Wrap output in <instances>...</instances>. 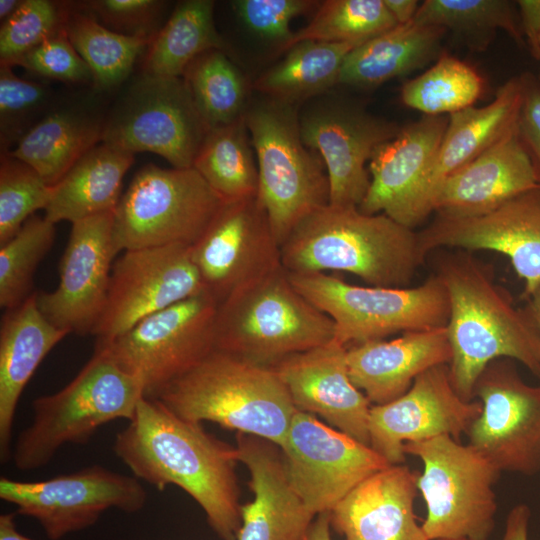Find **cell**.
<instances>
[{
	"label": "cell",
	"instance_id": "cell-33",
	"mask_svg": "<svg viewBox=\"0 0 540 540\" xmlns=\"http://www.w3.org/2000/svg\"><path fill=\"white\" fill-rule=\"evenodd\" d=\"M214 1L178 3L148 46L143 73L166 78L182 77L187 66L202 53L229 47L214 23Z\"/></svg>",
	"mask_w": 540,
	"mask_h": 540
},
{
	"label": "cell",
	"instance_id": "cell-9",
	"mask_svg": "<svg viewBox=\"0 0 540 540\" xmlns=\"http://www.w3.org/2000/svg\"><path fill=\"white\" fill-rule=\"evenodd\" d=\"M288 273V272H287ZM293 286L334 322L341 344L446 327L449 299L437 274L416 287L356 286L325 273H288Z\"/></svg>",
	"mask_w": 540,
	"mask_h": 540
},
{
	"label": "cell",
	"instance_id": "cell-21",
	"mask_svg": "<svg viewBox=\"0 0 540 540\" xmlns=\"http://www.w3.org/2000/svg\"><path fill=\"white\" fill-rule=\"evenodd\" d=\"M418 236L425 255L449 247L507 256L524 282L525 299L540 286V186L481 215L436 214Z\"/></svg>",
	"mask_w": 540,
	"mask_h": 540
},
{
	"label": "cell",
	"instance_id": "cell-27",
	"mask_svg": "<svg viewBox=\"0 0 540 540\" xmlns=\"http://www.w3.org/2000/svg\"><path fill=\"white\" fill-rule=\"evenodd\" d=\"M451 358L446 327L347 346L349 377L373 405L402 396L420 374L438 365H449Z\"/></svg>",
	"mask_w": 540,
	"mask_h": 540
},
{
	"label": "cell",
	"instance_id": "cell-34",
	"mask_svg": "<svg viewBox=\"0 0 540 540\" xmlns=\"http://www.w3.org/2000/svg\"><path fill=\"white\" fill-rule=\"evenodd\" d=\"M361 44L302 41L260 75L252 87L266 97L297 104L338 84L346 56Z\"/></svg>",
	"mask_w": 540,
	"mask_h": 540
},
{
	"label": "cell",
	"instance_id": "cell-41",
	"mask_svg": "<svg viewBox=\"0 0 540 540\" xmlns=\"http://www.w3.org/2000/svg\"><path fill=\"white\" fill-rule=\"evenodd\" d=\"M55 224L33 215L6 243L0 245V306L11 310L34 292L36 269L52 248Z\"/></svg>",
	"mask_w": 540,
	"mask_h": 540
},
{
	"label": "cell",
	"instance_id": "cell-35",
	"mask_svg": "<svg viewBox=\"0 0 540 540\" xmlns=\"http://www.w3.org/2000/svg\"><path fill=\"white\" fill-rule=\"evenodd\" d=\"M252 148L243 116L208 130L192 168L225 202L256 197L259 176Z\"/></svg>",
	"mask_w": 540,
	"mask_h": 540
},
{
	"label": "cell",
	"instance_id": "cell-22",
	"mask_svg": "<svg viewBox=\"0 0 540 540\" xmlns=\"http://www.w3.org/2000/svg\"><path fill=\"white\" fill-rule=\"evenodd\" d=\"M448 120L446 115H425L375 150L369 161L370 185L358 207L361 212L385 214L414 230L429 216L425 186Z\"/></svg>",
	"mask_w": 540,
	"mask_h": 540
},
{
	"label": "cell",
	"instance_id": "cell-29",
	"mask_svg": "<svg viewBox=\"0 0 540 540\" xmlns=\"http://www.w3.org/2000/svg\"><path fill=\"white\" fill-rule=\"evenodd\" d=\"M522 79L505 82L483 107H469L449 115L448 125L429 172L424 204L428 215L433 196L451 173L478 157L517 125L522 103Z\"/></svg>",
	"mask_w": 540,
	"mask_h": 540
},
{
	"label": "cell",
	"instance_id": "cell-14",
	"mask_svg": "<svg viewBox=\"0 0 540 540\" xmlns=\"http://www.w3.org/2000/svg\"><path fill=\"white\" fill-rule=\"evenodd\" d=\"M280 449L294 490L316 516L391 465L370 446L299 410Z\"/></svg>",
	"mask_w": 540,
	"mask_h": 540
},
{
	"label": "cell",
	"instance_id": "cell-3",
	"mask_svg": "<svg viewBox=\"0 0 540 540\" xmlns=\"http://www.w3.org/2000/svg\"><path fill=\"white\" fill-rule=\"evenodd\" d=\"M425 257L414 229L382 213L330 204L303 219L281 245L288 273L343 271L373 287H407Z\"/></svg>",
	"mask_w": 540,
	"mask_h": 540
},
{
	"label": "cell",
	"instance_id": "cell-42",
	"mask_svg": "<svg viewBox=\"0 0 540 540\" xmlns=\"http://www.w3.org/2000/svg\"><path fill=\"white\" fill-rule=\"evenodd\" d=\"M54 187L29 165L1 154L0 245L10 240L37 210L47 208Z\"/></svg>",
	"mask_w": 540,
	"mask_h": 540
},
{
	"label": "cell",
	"instance_id": "cell-47",
	"mask_svg": "<svg viewBox=\"0 0 540 540\" xmlns=\"http://www.w3.org/2000/svg\"><path fill=\"white\" fill-rule=\"evenodd\" d=\"M19 65L44 78L66 83L92 81V73L64 28L28 52Z\"/></svg>",
	"mask_w": 540,
	"mask_h": 540
},
{
	"label": "cell",
	"instance_id": "cell-15",
	"mask_svg": "<svg viewBox=\"0 0 540 540\" xmlns=\"http://www.w3.org/2000/svg\"><path fill=\"white\" fill-rule=\"evenodd\" d=\"M482 410L466 435L468 444L501 472L540 471V385L527 384L514 360L496 359L482 371L474 399Z\"/></svg>",
	"mask_w": 540,
	"mask_h": 540
},
{
	"label": "cell",
	"instance_id": "cell-16",
	"mask_svg": "<svg viewBox=\"0 0 540 540\" xmlns=\"http://www.w3.org/2000/svg\"><path fill=\"white\" fill-rule=\"evenodd\" d=\"M203 291L191 246L123 251L113 264L106 304L92 335L97 341L112 340L146 317Z\"/></svg>",
	"mask_w": 540,
	"mask_h": 540
},
{
	"label": "cell",
	"instance_id": "cell-31",
	"mask_svg": "<svg viewBox=\"0 0 540 540\" xmlns=\"http://www.w3.org/2000/svg\"><path fill=\"white\" fill-rule=\"evenodd\" d=\"M446 31L414 20L398 24L354 48L343 62L338 84L372 88L424 67L438 53Z\"/></svg>",
	"mask_w": 540,
	"mask_h": 540
},
{
	"label": "cell",
	"instance_id": "cell-20",
	"mask_svg": "<svg viewBox=\"0 0 540 540\" xmlns=\"http://www.w3.org/2000/svg\"><path fill=\"white\" fill-rule=\"evenodd\" d=\"M114 211L72 223L59 264V283L37 293L43 315L56 327L79 335L92 334L106 304L115 251Z\"/></svg>",
	"mask_w": 540,
	"mask_h": 540
},
{
	"label": "cell",
	"instance_id": "cell-1",
	"mask_svg": "<svg viewBox=\"0 0 540 540\" xmlns=\"http://www.w3.org/2000/svg\"><path fill=\"white\" fill-rule=\"evenodd\" d=\"M113 450L139 480L160 491L168 485L184 490L220 539L236 540L242 504L234 447L144 396Z\"/></svg>",
	"mask_w": 540,
	"mask_h": 540
},
{
	"label": "cell",
	"instance_id": "cell-55",
	"mask_svg": "<svg viewBox=\"0 0 540 540\" xmlns=\"http://www.w3.org/2000/svg\"><path fill=\"white\" fill-rule=\"evenodd\" d=\"M23 0H0L1 23L10 18L21 6Z\"/></svg>",
	"mask_w": 540,
	"mask_h": 540
},
{
	"label": "cell",
	"instance_id": "cell-40",
	"mask_svg": "<svg viewBox=\"0 0 540 540\" xmlns=\"http://www.w3.org/2000/svg\"><path fill=\"white\" fill-rule=\"evenodd\" d=\"M422 25L450 29L479 46L497 29L504 30L521 48L526 47L513 4L506 0H425L413 19Z\"/></svg>",
	"mask_w": 540,
	"mask_h": 540
},
{
	"label": "cell",
	"instance_id": "cell-4",
	"mask_svg": "<svg viewBox=\"0 0 540 540\" xmlns=\"http://www.w3.org/2000/svg\"><path fill=\"white\" fill-rule=\"evenodd\" d=\"M180 418L281 446L297 411L272 367L215 349L153 397Z\"/></svg>",
	"mask_w": 540,
	"mask_h": 540
},
{
	"label": "cell",
	"instance_id": "cell-2",
	"mask_svg": "<svg viewBox=\"0 0 540 540\" xmlns=\"http://www.w3.org/2000/svg\"><path fill=\"white\" fill-rule=\"evenodd\" d=\"M436 274L449 299L446 325L452 358L448 365L456 392L474 400L476 380L492 361H519L540 380V330L519 309L493 272L470 254L445 256Z\"/></svg>",
	"mask_w": 540,
	"mask_h": 540
},
{
	"label": "cell",
	"instance_id": "cell-12",
	"mask_svg": "<svg viewBox=\"0 0 540 540\" xmlns=\"http://www.w3.org/2000/svg\"><path fill=\"white\" fill-rule=\"evenodd\" d=\"M208 130L182 77L143 73L105 119L102 142L132 154L152 152L186 169Z\"/></svg>",
	"mask_w": 540,
	"mask_h": 540
},
{
	"label": "cell",
	"instance_id": "cell-19",
	"mask_svg": "<svg viewBox=\"0 0 540 540\" xmlns=\"http://www.w3.org/2000/svg\"><path fill=\"white\" fill-rule=\"evenodd\" d=\"M481 410L480 401H466L456 392L448 365H438L420 374L402 396L371 406L370 447L389 464H402L405 443L441 435L460 441Z\"/></svg>",
	"mask_w": 540,
	"mask_h": 540
},
{
	"label": "cell",
	"instance_id": "cell-49",
	"mask_svg": "<svg viewBox=\"0 0 540 540\" xmlns=\"http://www.w3.org/2000/svg\"><path fill=\"white\" fill-rule=\"evenodd\" d=\"M516 5L526 47L532 57L540 61V0H519Z\"/></svg>",
	"mask_w": 540,
	"mask_h": 540
},
{
	"label": "cell",
	"instance_id": "cell-45",
	"mask_svg": "<svg viewBox=\"0 0 540 540\" xmlns=\"http://www.w3.org/2000/svg\"><path fill=\"white\" fill-rule=\"evenodd\" d=\"M231 5L249 31L277 42L279 52L294 35L290 21L319 6L312 0H236Z\"/></svg>",
	"mask_w": 540,
	"mask_h": 540
},
{
	"label": "cell",
	"instance_id": "cell-56",
	"mask_svg": "<svg viewBox=\"0 0 540 540\" xmlns=\"http://www.w3.org/2000/svg\"><path fill=\"white\" fill-rule=\"evenodd\" d=\"M437 540H467V539H437Z\"/></svg>",
	"mask_w": 540,
	"mask_h": 540
},
{
	"label": "cell",
	"instance_id": "cell-24",
	"mask_svg": "<svg viewBox=\"0 0 540 540\" xmlns=\"http://www.w3.org/2000/svg\"><path fill=\"white\" fill-rule=\"evenodd\" d=\"M235 458L250 474L252 501L241 505L236 540H303L316 515L294 490L279 446L237 433Z\"/></svg>",
	"mask_w": 540,
	"mask_h": 540
},
{
	"label": "cell",
	"instance_id": "cell-52",
	"mask_svg": "<svg viewBox=\"0 0 540 540\" xmlns=\"http://www.w3.org/2000/svg\"><path fill=\"white\" fill-rule=\"evenodd\" d=\"M303 540H332L330 512L315 517Z\"/></svg>",
	"mask_w": 540,
	"mask_h": 540
},
{
	"label": "cell",
	"instance_id": "cell-23",
	"mask_svg": "<svg viewBox=\"0 0 540 540\" xmlns=\"http://www.w3.org/2000/svg\"><path fill=\"white\" fill-rule=\"evenodd\" d=\"M295 408L370 446L371 403L349 377L347 346L335 339L290 355L272 367Z\"/></svg>",
	"mask_w": 540,
	"mask_h": 540
},
{
	"label": "cell",
	"instance_id": "cell-39",
	"mask_svg": "<svg viewBox=\"0 0 540 540\" xmlns=\"http://www.w3.org/2000/svg\"><path fill=\"white\" fill-rule=\"evenodd\" d=\"M396 25L383 0H327L280 52L308 40L363 44Z\"/></svg>",
	"mask_w": 540,
	"mask_h": 540
},
{
	"label": "cell",
	"instance_id": "cell-50",
	"mask_svg": "<svg viewBox=\"0 0 540 540\" xmlns=\"http://www.w3.org/2000/svg\"><path fill=\"white\" fill-rule=\"evenodd\" d=\"M530 515V509L525 504L513 507L507 516L502 540H528Z\"/></svg>",
	"mask_w": 540,
	"mask_h": 540
},
{
	"label": "cell",
	"instance_id": "cell-25",
	"mask_svg": "<svg viewBox=\"0 0 540 540\" xmlns=\"http://www.w3.org/2000/svg\"><path fill=\"white\" fill-rule=\"evenodd\" d=\"M539 186L535 165L516 125L443 180L433 196L432 211L477 216Z\"/></svg>",
	"mask_w": 540,
	"mask_h": 540
},
{
	"label": "cell",
	"instance_id": "cell-53",
	"mask_svg": "<svg viewBox=\"0 0 540 540\" xmlns=\"http://www.w3.org/2000/svg\"><path fill=\"white\" fill-rule=\"evenodd\" d=\"M0 540H34L17 530L15 513H5L0 516Z\"/></svg>",
	"mask_w": 540,
	"mask_h": 540
},
{
	"label": "cell",
	"instance_id": "cell-26",
	"mask_svg": "<svg viewBox=\"0 0 540 540\" xmlns=\"http://www.w3.org/2000/svg\"><path fill=\"white\" fill-rule=\"evenodd\" d=\"M419 473L404 464L374 473L330 512L344 540H428L414 513Z\"/></svg>",
	"mask_w": 540,
	"mask_h": 540
},
{
	"label": "cell",
	"instance_id": "cell-44",
	"mask_svg": "<svg viewBox=\"0 0 540 540\" xmlns=\"http://www.w3.org/2000/svg\"><path fill=\"white\" fill-rule=\"evenodd\" d=\"M48 86L18 77L12 67L0 66V146L10 152L43 117L51 102Z\"/></svg>",
	"mask_w": 540,
	"mask_h": 540
},
{
	"label": "cell",
	"instance_id": "cell-28",
	"mask_svg": "<svg viewBox=\"0 0 540 540\" xmlns=\"http://www.w3.org/2000/svg\"><path fill=\"white\" fill-rule=\"evenodd\" d=\"M69 333L40 311L37 292L6 310L0 329V460L12 456L15 411L21 394L47 354Z\"/></svg>",
	"mask_w": 540,
	"mask_h": 540
},
{
	"label": "cell",
	"instance_id": "cell-48",
	"mask_svg": "<svg viewBox=\"0 0 540 540\" xmlns=\"http://www.w3.org/2000/svg\"><path fill=\"white\" fill-rule=\"evenodd\" d=\"M520 76L523 89L517 126L533 160L540 183V80L528 72Z\"/></svg>",
	"mask_w": 540,
	"mask_h": 540
},
{
	"label": "cell",
	"instance_id": "cell-11",
	"mask_svg": "<svg viewBox=\"0 0 540 540\" xmlns=\"http://www.w3.org/2000/svg\"><path fill=\"white\" fill-rule=\"evenodd\" d=\"M217 299L207 291L138 322L109 341H97L153 397L216 349Z\"/></svg>",
	"mask_w": 540,
	"mask_h": 540
},
{
	"label": "cell",
	"instance_id": "cell-13",
	"mask_svg": "<svg viewBox=\"0 0 540 540\" xmlns=\"http://www.w3.org/2000/svg\"><path fill=\"white\" fill-rule=\"evenodd\" d=\"M0 498L37 520L49 539L59 540L94 525L111 508L140 511L147 493L135 476L96 464L42 481L1 477Z\"/></svg>",
	"mask_w": 540,
	"mask_h": 540
},
{
	"label": "cell",
	"instance_id": "cell-37",
	"mask_svg": "<svg viewBox=\"0 0 540 540\" xmlns=\"http://www.w3.org/2000/svg\"><path fill=\"white\" fill-rule=\"evenodd\" d=\"M183 80L208 129L243 117L248 107V83L226 52L212 49L196 57Z\"/></svg>",
	"mask_w": 540,
	"mask_h": 540
},
{
	"label": "cell",
	"instance_id": "cell-43",
	"mask_svg": "<svg viewBox=\"0 0 540 540\" xmlns=\"http://www.w3.org/2000/svg\"><path fill=\"white\" fill-rule=\"evenodd\" d=\"M69 4L50 0H23L0 28V64L13 67L46 39L64 27Z\"/></svg>",
	"mask_w": 540,
	"mask_h": 540
},
{
	"label": "cell",
	"instance_id": "cell-7",
	"mask_svg": "<svg viewBox=\"0 0 540 540\" xmlns=\"http://www.w3.org/2000/svg\"><path fill=\"white\" fill-rule=\"evenodd\" d=\"M296 108L265 96L249 102L244 114L258 167L257 197L280 246L330 198L324 161L303 143Z\"/></svg>",
	"mask_w": 540,
	"mask_h": 540
},
{
	"label": "cell",
	"instance_id": "cell-51",
	"mask_svg": "<svg viewBox=\"0 0 540 540\" xmlns=\"http://www.w3.org/2000/svg\"><path fill=\"white\" fill-rule=\"evenodd\" d=\"M397 24L412 21L420 6L417 0H383Z\"/></svg>",
	"mask_w": 540,
	"mask_h": 540
},
{
	"label": "cell",
	"instance_id": "cell-8",
	"mask_svg": "<svg viewBox=\"0 0 540 540\" xmlns=\"http://www.w3.org/2000/svg\"><path fill=\"white\" fill-rule=\"evenodd\" d=\"M404 453L423 463L417 489L426 503L421 527L427 539L488 540L497 512L493 486L501 471L449 435L405 443Z\"/></svg>",
	"mask_w": 540,
	"mask_h": 540
},
{
	"label": "cell",
	"instance_id": "cell-32",
	"mask_svg": "<svg viewBox=\"0 0 540 540\" xmlns=\"http://www.w3.org/2000/svg\"><path fill=\"white\" fill-rule=\"evenodd\" d=\"M104 121L81 108L52 109L8 154L54 186L81 157L102 142Z\"/></svg>",
	"mask_w": 540,
	"mask_h": 540
},
{
	"label": "cell",
	"instance_id": "cell-17",
	"mask_svg": "<svg viewBox=\"0 0 540 540\" xmlns=\"http://www.w3.org/2000/svg\"><path fill=\"white\" fill-rule=\"evenodd\" d=\"M191 258L219 303L282 267L281 246L257 196L224 201L191 246Z\"/></svg>",
	"mask_w": 540,
	"mask_h": 540
},
{
	"label": "cell",
	"instance_id": "cell-10",
	"mask_svg": "<svg viewBox=\"0 0 540 540\" xmlns=\"http://www.w3.org/2000/svg\"><path fill=\"white\" fill-rule=\"evenodd\" d=\"M223 200L194 168H141L114 211L117 254L175 244L192 246Z\"/></svg>",
	"mask_w": 540,
	"mask_h": 540
},
{
	"label": "cell",
	"instance_id": "cell-36",
	"mask_svg": "<svg viewBox=\"0 0 540 540\" xmlns=\"http://www.w3.org/2000/svg\"><path fill=\"white\" fill-rule=\"evenodd\" d=\"M68 7L64 30L92 73V83L100 91L113 90L130 75L140 54L153 39L128 36L102 25L82 9Z\"/></svg>",
	"mask_w": 540,
	"mask_h": 540
},
{
	"label": "cell",
	"instance_id": "cell-6",
	"mask_svg": "<svg viewBox=\"0 0 540 540\" xmlns=\"http://www.w3.org/2000/svg\"><path fill=\"white\" fill-rule=\"evenodd\" d=\"M333 320L291 283L281 267L219 304L216 349L273 367L334 339Z\"/></svg>",
	"mask_w": 540,
	"mask_h": 540
},
{
	"label": "cell",
	"instance_id": "cell-38",
	"mask_svg": "<svg viewBox=\"0 0 540 540\" xmlns=\"http://www.w3.org/2000/svg\"><path fill=\"white\" fill-rule=\"evenodd\" d=\"M484 91L485 80L474 67L442 54L423 74L403 84L401 100L425 115H450L472 107Z\"/></svg>",
	"mask_w": 540,
	"mask_h": 540
},
{
	"label": "cell",
	"instance_id": "cell-30",
	"mask_svg": "<svg viewBox=\"0 0 540 540\" xmlns=\"http://www.w3.org/2000/svg\"><path fill=\"white\" fill-rule=\"evenodd\" d=\"M134 154L99 143L81 157L55 184L45 218L72 223L115 211L122 196L123 178Z\"/></svg>",
	"mask_w": 540,
	"mask_h": 540
},
{
	"label": "cell",
	"instance_id": "cell-57",
	"mask_svg": "<svg viewBox=\"0 0 540 540\" xmlns=\"http://www.w3.org/2000/svg\"><path fill=\"white\" fill-rule=\"evenodd\" d=\"M538 79L540 80V75L538 76Z\"/></svg>",
	"mask_w": 540,
	"mask_h": 540
},
{
	"label": "cell",
	"instance_id": "cell-54",
	"mask_svg": "<svg viewBox=\"0 0 540 540\" xmlns=\"http://www.w3.org/2000/svg\"><path fill=\"white\" fill-rule=\"evenodd\" d=\"M526 300V310L540 330V286Z\"/></svg>",
	"mask_w": 540,
	"mask_h": 540
},
{
	"label": "cell",
	"instance_id": "cell-46",
	"mask_svg": "<svg viewBox=\"0 0 540 540\" xmlns=\"http://www.w3.org/2000/svg\"><path fill=\"white\" fill-rule=\"evenodd\" d=\"M79 6L105 27L128 36L153 39L166 3L158 0H93Z\"/></svg>",
	"mask_w": 540,
	"mask_h": 540
},
{
	"label": "cell",
	"instance_id": "cell-18",
	"mask_svg": "<svg viewBox=\"0 0 540 540\" xmlns=\"http://www.w3.org/2000/svg\"><path fill=\"white\" fill-rule=\"evenodd\" d=\"M303 143L324 161L329 204L359 207L370 185L365 168L375 150L400 128L339 101L317 103L299 114Z\"/></svg>",
	"mask_w": 540,
	"mask_h": 540
},
{
	"label": "cell",
	"instance_id": "cell-5",
	"mask_svg": "<svg viewBox=\"0 0 540 540\" xmlns=\"http://www.w3.org/2000/svg\"><path fill=\"white\" fill-rule=\"evenodd\" d=\"M145 396L142 382L123 370L101 345L61 390L35 398L31 424L18 436L11 458L21 471L48 464L65 444H85L101 426L134 416Z\"/></svg>",
	"mask_w": 540,
	"mask_h": 540
}]
</instances>
